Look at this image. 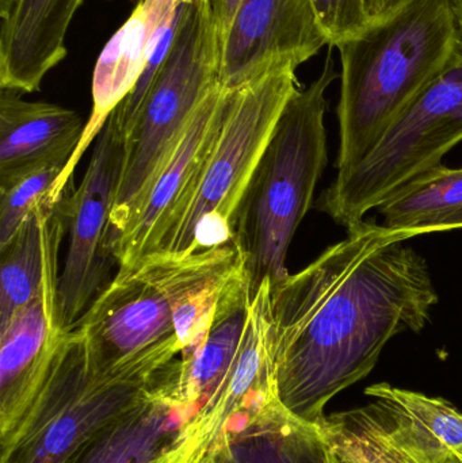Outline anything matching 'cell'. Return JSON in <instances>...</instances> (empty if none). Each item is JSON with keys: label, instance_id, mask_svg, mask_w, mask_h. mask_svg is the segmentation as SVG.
I'll return each mask as SVG.
<instances>
[{"label": "cell", "instance_id": "cell-23", "mask_svg": "<svg viewBox=\"0 0 462 463\" xmlns=\"http://www.w3.org/2000/svg\"><path fill=\"white\" fill-rule=\"evenodd\" d=\"M320 24L335 48L342 41L363 32L372 24L366 0H312Z\"/></svg>", "mask_w": 462, "mask_h": 463}, {"label": "cell", "instance_id": "cell-7", "mask_svg": "<svg viewBox=\"0 0 462 463\" xmlns=\"http://www.w3.org/2000/svg\"><path fill=\"white\" fill-rule=\"evenodd\" d=\"M175 266V256L163 253L119 266L75 324L98 374L155 383L181 356L173 310Z\"/></svg>", "mask_w": 462, "mask_h": 463}, {"label": "cell", "instance_id": "cell-9", "mask_svg": "<svg viewBox=\"0 0 462 463\" xmlns=\"http://www.w3.org/2000/svg\"><path fill=\"white\" fill-rule=\"evenodd\" d=\"M125 162V137L113 117L97 137L80 186L60 200L67 219L68 250L59 278L60 326L71 331L108 285V237Z\"/></svg>", "mask_w": 462, "mask_h": 463}, {"label": "cell", "instance_id": "cell-8", "mask_svg": "<svg viewBox=\"0 0 462 463\" xmlns=\"http://www.w3.org/2000/svg\"><path fill=\"white\" fill-rule=\"evenodd\" d=\"M157 380L102 377L90 364L80 332L71 329L32 407L2 446L0 463L64 462L90 438L141 404Z\"/></svg>", "mask_w": 462, "mask_h": 463}, {"label": "cell", "instance_id": "cell-25", "mask_svg": "<svg viewBox=\"0 0 462 463\" xmlns=\"http://www.w3.org/2000/svg\"><path fill=\"white\" fill-rule=\"evenodd\" d=\"M409 2L410 0H366V11L371 22H382L391 18Z\"/></svg>", "mask_w": 462, "mask_h": 463}, {"label": "cell", "instance_id": "cell-5", "mask_svg": "<svg viewBox=\"0 0 462 463\" xmlns=\"http://www.w3.org/2000/svg\"><path fill=\"white\" fill-rule=\"evenodd\" d=\"M222 51L200 0H182L167 59L125 140L124 170L110 216L108 250L127 227L133 209L175 148L198 106L219 86Z\"/></svg>", "mask_w": 462, "mask_h": 463}, {"label": "cell", "instance_id": "cell-19", "mask_svg": "<svg viewBox=\"0 0 462 463\" xmlns=\"http://www.w3.org/2000/svg\"><path fill=\"white\" fill-rule=\"evenodd\" d=\"M65 233L67 219L61 203L51 205L43 201L0 247V328L34 298Z\"/></svg>", "mask_w": 462, "mask_h": 463}, {"label": "cell", "instance_id": "cell-10", "mask_svg": "<svg viewBox=\"0 0 462 463\" xmlns=\"http://www.w3.org/2000/svg\"><path fill=\"white\" fill-rule=\"evenodd\" d=\"M330 46L312 0H244L222 45L219 84L235 90Z\"/></svg>", "mask_w": 462, "mask_h": 463}, {"label": "cell", "instance_id": "cell-1", "mask_svg": "<svg viewBox=\"0 0 462 463\" xmlns=\"http://www.w3.org/2000/svg\"><path fill=\"white\" fill-rule=\"evenodd\" d=\"M422 234L363 220L271 286L276 399L290 415L319 426L392 337L425 328L439 297L425 259L404 245Z\"/></svg>", "mask_w": 462, "mask_h": 463}, {"label": "cell", "instance_id": "cell-3", "mask_svg": "<svg viewBox=\"0 0 462 463\" xmlns=\"http://www.w3.org/2000/svg\"><path fill=\"white\" fill-rule=\"evenodd\" d=\"M336 78L328 52L320 75L285 105L239 206L233 244L252 294L265 280L274 286L289 275L288 250L327 165L325 92Z\"/></svg>", "mask_w": 462, "mask_h": 463}, {"label": "cell", "instance_id": "cell-15", "mask_svg": "<svg viewBox=\"0 0 462 463\" xmlns=\"http://www.w3.org/2000/svg\"><path fill=\"white\" fill-rule=\"evenodd\" d=\"M84 0H21L0 22V89L40 91L45 76L67 56L68 29Z\"/></svg>", "mask_w": 462, "mask_h": 463}, {"label": "cell", "instance_id": "cell-26", "mask_svg": "<svg viewBox=\"0 0 462 463\" xmlns=\"http://www.w3.org/2000/svg\"><path fill=\"white\" fill-rule=\"evenodd\" d=\"M21 0H0V22L11 18Z\"/></svg>", "mask_w": 462, "mask_h": 463}, {"label": "cell", "instance_id": "cell-27", "mask_svg": "<svg viewBox=\"0 0 462 463\" xmlns=\"http://www.w3.org/2000/svg\"><path fill=\"white\" fill-rule=\"evenodd\" d=\"M453 11H455L456 22H457L458 38L462 49V0H452Z\"/></svg>", "mask_w": 462, "mask_h": 463}, {"label": "cell", "instance_id": "cell-14", "mask_svg": "<svg viewBox=\"0 0 462 463\" xmlns=\"http://www.w3.org/2000/svg\"><path fill=\"white\" fill-rule=\"evenodd\" d=\"M192 418L193 411L176 392L167 367L141 404L90 438L62 463H194Z\"/></svg>", "mask_w": 462, "mask_h": 463}, {"label": "cell", "instance_id": "cell-17", "mask_svg": "<svg viewBox=\"0 0 462 463\" xmlns=\"http://www.w3.org/2000/svg\"><path fill=\"white\" fill-rule=\"evenodd\" d=\"M200 463H330L322 430L277 400L236 418Z\"/></svg>", "mask_w": 462, "mask_h": 463}, {"label": "cell", "instance_id": "cell-28", "mask_svg": "<svg viewBox=\"0 0 462 463\" xmlns=\"http://www.w3.org/2000/svg\"><path fill=\"white\" fill-rule=\"evenodd\" d=\"M330 463H341L338 461V459L335 458V457H334V454L331 453V451H330Z\"/></svg>", "mask_w": 462, "mask_h": 463}, {"label": "cell", "instance_id": "cell-2", "mask_svg": "<svg viewBox=\"0 0 462 463\" xmlns=\"http://www.w3.org/2000/svg\"><path fill=\"white\" fill-rule=\"evenodd\" d=\"M335 48L342 64L341 171L372 148L460 49L452 0H410Z\"/></svg>", "mask_w": 462, "mask_h": 463}, {"label": "cell", "instance_id": "cell-24", "mask_svg": "<svg viewBox=\"0 0 462 463\" xmlns=\"http://www.w3.org/2000/svg\"><path fill=\"white\" fill-rule=\"evenodd\" d=\"M243 2L244 0H200L206 15L211 19L222 48Z\"/></svg>", "mask_w": 462, "mask_h": 463}, {"label": "cell", "instance_id": "cell-21", "mask_svg": "<svg viewBox=\"0 0 462 463\" xmlns=\"http://www.w3.org/2000/svg\"><path fill=\"white\" fill-rule=\"evenodd\" d=\"M319 427L341 463H420L390 439L372 405L325 416Z\"/></svg>", "mask_w": 462, "mask_h": 463}, {"label": "cell", "instance_id": "cell-4", "mask_svg": "<svg viewBox=\"0 0 462 463\" xmlns=\"http://www.w3.org/2000/svg\"><path fill=\"white\" fill-rule=\"evenodd\" d=\"M296 71L281 68L231 91L216 144L152 253L184 258L233 244L252 174L285 105L300 89Z\"/></svg>", "mask_w": 462, "mask_h": 463}, {"label": "cell", "instance_id": "cell-20", "mask_svg": "<svg viewBox=\"0 0 462 463\" xmlns=\"http://www.w3.org/2000/svg\"><path fill=\"white\" fill-rule=\"evenodd\" d=\"M391 230L426 234L462 230V167L437 165L377 208Z\"/></svg>", "mask_w": 462, "mask_h": 463}, {"label": "cell", "instance_id": "cell-22", "mask_svg": "<svg viewBox=\"0 0 462 463\" xmlns=\"http://www.w3.org/2000/svg\"><path fill=\"white\" fill-rule=\"evenodd\" d=\"M67 163H43L0 184V247L14 236L38 203L48 201L49 193Z\"/></svg>", "mask_w": 462, "mask_h": 463}, {"label": "cell", "instance_id": "cell-6", "mask_svg": "<svg viewBox=\"0 0 462 463\" xmlns=\"http://www.w3.org/2000/svg\"><path fill=\"white\" fill-rule=\"evenodd\" d=\"M462 141V49L354 165L338 171L316 208L346 230Z\"/></svg>", "mask_w": 462, "mask_h": 463}, {"label": "cell", "instance_id": "cell-11", "mask_svg": "<svg viewBox=\"0 0 462 463\" xmlns=\"http://www.w3.org/2000/svg\"><path fill=\"white\" fill-rule=\"evenodd\" d=\"M231 91L219 84L198 106L175 148L133 209L127 227L110 244L118 266L137 263L154 252L216 144Z\"/></svg>", "mask_w": 462, "mask_h": 463}, {"label": "cell", "instance_id": "cell-12", "mask_svg": "<svg viewBox=\"0 0 462 463\" xmlns=\"http://www.w3.org/2000/svg\"><path fill=\"white\" fill-rule=\"evenodd\" d=\"M59 253L49 261L34 298L0 328V446L32 407L65 335L60 326Z\"/></svg>", "mask_w": 462, "mask_h": 463}, {"label": "cell", "instance_id": "cell-13", "mask_svg": "<svg viewBox=\"0 0 462 463\" xmlns=\"http://www.w3.org/2000/svg\"><path fill=\"white\" fill-rule=\"evenodd\" d=\"M182 0H138L135 10L110 38L95 65L92 110L79 146L49 193L56 205L73 189V173L110 114L129 95L160 41L176 26Z\"/></svg>", "mask_w": 462, "mask_h": 463}, {"label": "cell", "instance_id": "cell-18", "mask_svg": "<svg viewBox=\"0 0 462 463\" xmlns=\"http://www.w3.org/2000/svg\"><path fill=\"white\" fill-rule=\"evenodd\" d=\"M390 439L420 463H452L462 451V413L452 402L388 383L365 389Z\"/></svg>", "mask_w": 462, "mask_h": 463}, {"label": "cell", "instance_id": "cell-29", "mask_svg": "<svg viewBox=\"0 0 462 463\" xmlns=\"http://www.w3.org/2000/svg\"><path fill=\"white\" fill-rule=\"evenodd\" d=\"M453 463H462V451L458 454L457 458H456V461Z\"/></svg>", "mask_w": 462, "mask_h": 463}, {"label": "cell", "instance_id": "cell-16", "mask_svg": "<svg viewBox=\"0 0 462 463\" xmlns=\"http://www.w3.org/2000/svg\"><path fill=\"white\" fill-rule=\"evenodd\" d=\"M84 127L75 110L0 89V184L43 163L70 162Z\"/></svg>", "mask_w": 462, "mask_h": 463}]
</instances>
